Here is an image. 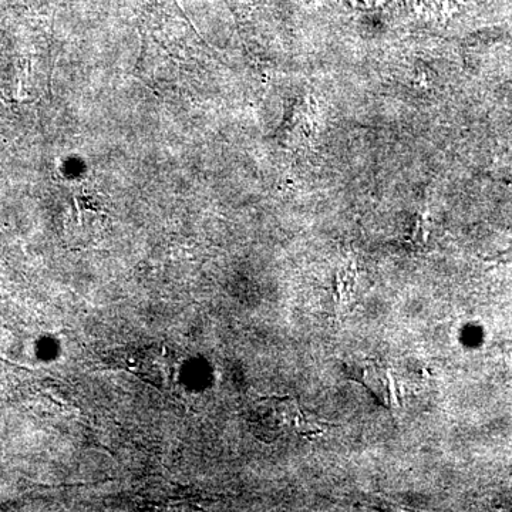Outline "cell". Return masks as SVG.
<instances>
[{"mask_svg":"<svg viewBox=\"0 0 512 512\" xmlns=\"http://www.w3.org/2000/svg\"><path fill=\"white\" fill-rule=\"evenodd\" d=\"M362 383L384 406L390 409H399L402 406V393L390 370L383 369L376 363L367 362L362 370Z\"/></svg>","mask_w":512,"mask_h":512,"instance_id":"6da1fadb","label":"cell"},{"mask_svg":"<svg viewBox=\"0 0 512 512\" xmlns=\"http://www.w3.org/2000/svg\"><path fill=\"white\" fill-rule=\"evenodd\" d=\"M356 285V265L352 264L343 266L336 275V303L338 306H345L352 301L353 291Z\"/></svg>","mask_w":512,"mask_h":512,"instance_id":"7a4b0ae2","label":"cell"}]
</instances>
